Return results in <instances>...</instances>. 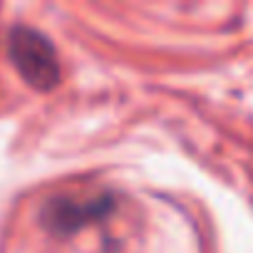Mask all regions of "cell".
Masks as SVG:
<instances>
[{
    "mask_svg": "<svg viewBox=\"0 0 253 253\" xmlns=\"http://www.w3.org/2000/svg\"><path fill=\"white\" fill-rule=\"evenodd\" d=\"M114 209V199L109 194L97 196H52L40 209V221L47 231L70 236L82 231L102 218H107Z\"/></svg>",
    "mask_w": 253,
    "mask_h": 253,
    "instance_id": "7a4b0ae2",
    "label": "cell"
},
{
    "mask_svg": "<svg viewBox=\"0 0 253 253\" xmlns=\"http://www.w3.org/2000/svg\"><path fill=\"white\" fill-rule=\"evenodd\" d=\"M8 55L20 77L40 92H50L60 82V62L55 45L45 33L30 25H15L8 35Z\"/></svg>",
    "mask_w": 253,
    "mask_h": 253,
    "instance_id": "6da1fadb",
    "label": "cell"
}]
</instances>
